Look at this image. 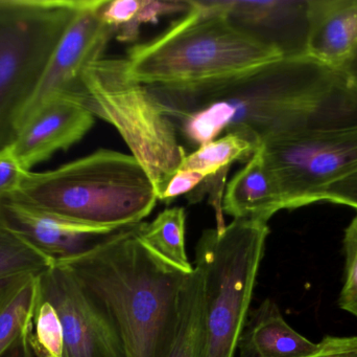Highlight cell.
I'll return each instance as SVG.
<instances>
[{
	"instance_id": "cell-1",
	"label": "cell",
	"mask_w": 357,
	"mask_h": 357,
	"mask_svg": "<svg viewBox=\"0 0 357 357\" xmlns=\"http://www.w3.org/2000/svg\"><path fill=\"white\" fill-rule=\"evenodd\" d=\"M148 87L197 148L230 132L259 149L281 138L357 127L356 86L343 69L310 56L215 81Z\"/></svg>"
},
{
	"instance_id": "cell-2",
	"label": "cell",
	"mask_w": 357,
	"mask_h": 357,
	"mask_svg": "<svg viewBox=\"0 0 357 357\" xmlns=\"http://www.w3.org/2000/svg\"><path fill=\"white\" fill-rule=\"evenodd\" d=\"M138 224L56 263L108 314L126 357H167L177 333L181 293L191 272L149 249L138 236Z\"/></svg>"
},
{
	"instance_id": "cell-3",
	"label": "cell",
	"mask_w": 357,
	"mask_h": 357,
	"mask_svg": "<svg viewBox=\"0 0 357 357\" xmlns=\"http://www.w3.org/2000/svg\"><path fill=\"white\" fill-rule=\"evenodd\" d=\"M8 199L110 232L142 224L159 201L142 166L132 155L111 150L50 171L27 172Z\"/></svg>"
},
{
	"instance_id": "cell-4",
	"label": "cell",
	"mask_w": 357,
	"mask_h": 357,
	"mask_svg": "<svg viewBox=\"0 0 357 357\" xmlns=\"http://www.w3.org/2000/svg\"><path fill=\"white\" fill-rule=\"evenodd\" d=\"M162 34L128 50V71L146 86H178L234 77L282 58L235 27L218 1H188Z\"/></svg>"
},
{
	"instance_id": "cell-5",
	"label": "cell",
	"mask_w": 357,
	"mask_h": 357,
	"mask_svg": "<svg viewBox=\"0 0 357 357\" xmlns=\"http://www.w3.org/2000/svg\"><path fill=\"white\" fill-rule=\"evenodd\" d=\"M270 228L266 222L233 219L204 231L195 266L204 284L202 357H234L250 312Z\"/></svg>"
},
{
	"instance_id": "cell-6",
	"label": "cell",
	"mask_w": 357,
	"mask_h": 357,
	"mask_svg": "<svg viewBox=\"0 0 357 357\" xmlns=\"http://www.w3.org/2000/svg\"><path fill=\"white\" fill-rule=\"evenodd\" d=\"M83 106L116 128L154 184L159 201L187 153L178 130L148 86L135 81L126 58H100L84 71Z\"/></svg>"
},
{
	"instance_id": "cell-7",
	"label": "cell",
	"mask_w": 357,
	"mask_h": 357,
	"mask_svg": "<svg viewBox=\"0 0 357 357\" xmlns=\"http://www.w3.org/2000/svg\"><path fill=\"white\" fill-rule=\"evenodd\" d=\"M85 0H0V151L18 136L23 112Z\"/></svg>"
},
{
	"instance_id": "cell-8",
	"label": "cell",
	"mask_w": 357,
	"mask_h": 357,
	"mask_svg": "<svg viewBox=\"0 0 357 357\" xmlns=\"http://www.w3.org/2000/svg\"><path fill=\"white\" fill-rule=\"evenodd\" d=\"M260 148L284 210L320 203L327 188L357 171V127L281 138Z\"/></svg>"
},
{
	"instance_id": "cell-9",
	"label": "cell",
	"mask_w": 357,
	"mask_h": 357,
	"mask_svg": "<svg viewBox=\"0 0 357 357\" xmlns=\"http://www.w3.org/2000/svg\"><path fill=\"white\" fill-rule=\"evenodd\" d=\"M105 2L85 0L59 42L35 96L23 112L19 130L44 104L56 99H67L83 106L84 71L102 58L109 41L116 35V29L107 24L100 15Z\"/></svg>"
},
{
	"instance_id": "cell-10",
	"label": "cell",
	"mask_w": 357,
	"mask_h": 357,
	"mask_svg": "<svg viewBox=\"0 0 357 357\" xmlns=\"http://www.w3.org/2000/svg\"><path fill=\"white\" fill-rule=\"evenodd\" d=\"M40 287L62 324L63 357H126L112 321L67 268L54 264L40 276Z\"/></svg>"
},
{
	"instance_id": "cell-11",
	"label": "cell",
	"mask_w": 357,
	"mask_h": 357,
	"mask_svg": "<svg viewBox=\"0 0 357 357\" xmlns=\"http://www.w3.org/2000/svg\"><path fill=\"white\" fill-rule=\"evenodd\" d=\"M229 20L282 58L308 56V0L218 1Z\"/></svg>"
},
{
	"instance_id": "cell-12",
	"label": "cell",
	"mask_w": 357,
	"mask_h": 357,
	"mask_svg": "<svg viewBox=\"0 0 357 357\" xmlns=\"http://www.w3.org/2000/svg\"><path fill=\"white\" fill-rule=\"evenodd\" d=\"M96 117L79 103L56 99L44 104L19 130L13 152L25 171L65 151L91 129Z\"/></svg>"
},
{
	"instance_id": "cell-13",
	"label": "cell",
	"mask_w": 357,
	"mask_h": 357,
	"mask_svg": "<svg viewBox=\"0 0 357 357\" xmlns=\"http://www.w3.org/2000/svg\"><path fill=\"white\" fill-rule=\"evenodd\" d=\"M0 219L56 261L83 253L115 233L77 224L10 199L0 201Z\"/></svg>"
},
{
	"instance_id": "cell-14",
	"label": "cell",
	"mask_w": 357,
	"mask_h": 357,
	"mask_svg": "<svg viewBox=\"0 0 357 357\" xmlns=\"http://www.w3.org/2000/svg\"><path fill=\"white\" fill-rule=\"evenodd\" d=\"M356 50L357 0H308V56L342 68Z\"/></svg>"
},
{
	"instance_id": "cell-15",
	"label": "cell",
	"mask_w": 357,
	"mask_h": 357,
	"mask_svg": "<svg viewBox=\"0 0 357 357\" xmlns=\"http://www.w3.org/2000/svg\"><path fill=\"white\" fill-rule=\"evenodd\" d=\"M319 348L287 324L271 299L249 312L237 343L238 357H307Z\"/></svg>"
},
{
	"instance_id": "cell-16",
	"label": "cell",
	"mask_w": 357,
	"mask_h": 357,
	"mask_svg": "<svg viewBox=\"0 0 357 357\" xmlns=\"http://www.w3.org/2000/svg\"><path fill=\"white\" fill-rule=\"evenodd\" d=\"M284 210L280 189L264 161L261 148L226 186L222 211L234 219L266 222Z\"/></svg>"
},
{
	"instance_id": "cell-17",
	"label": "cell",
	"mask_w": 357,
	"mask_h": 357,
	"mask_svg": "<svg viewBox=\"0 0 357 357\" xmlns=\"http://www.w3.org/2000/svg\"><path fill=\"white\" fill-rule=\"evenodd\" d=\"M41 303L40 277H25L0 293V354L33 327Z\"/></svg>"
},
{
	"instance_id": "cell-18",
	"label": "cell",
	"mask_w": 357,
	"mask_h": 357,
	"mask_svg": "<svg viewBox=\"0 0 357 357\" xmlns=\"http://www.w3.org/2000/svg\"><path fill=\"white\" fill-rule=\"evenodd\" d=\"M186 212L172 207L161 212L150 224H138V236L159 257L178 270L192 272L185 247Z\"/></svg>"
},
{
	"instance_id": "cell-19",
	"label": "cell",
	"mask_w": 357,
	"mask_h": 357,
	"mask_svg": "<svg viewBox=\"0 0 357 357\" xmlns=\"http://www.w3.org/2000/svg\"><path fill=\"white\" fill-rule=\"evenodd\" d=\"M188 1H155V0H106L100 15L107 24L116 29V39L133 42L144 23H154L165 15L187 12Z\"/></svg>"
},
{
	"instance_id": "cell-20",
	"label": "cell",
	"mask_w": 357,
	"mask_h": 357,
	"mask_svg": "<svg viewBox=\"0 0 357 357\" xmlns=\"http://www.w3.org/2000/svg\"><path fill=\"white\" fill-rule=\"evenodd\" d=\"M56 260L0 219V291L25 277H40Z\"/></svg>"
},
{
	"instance_id": "cell-21",
	"label": "cell",
	"mask_w": 357,
	"mask_h": 357,
	"mask_svg": "<svg viewBox=\"0 0 357 357\" xmlns=\"http://www.w3.org/2000/svg\"><path fill=\"white\" fill-rule=\"evenodd\" d=\"M203 323V278L201 272L193 268L181 293L177 333L167 357H202Z\"/></svg>"
},
{
	"instance_id": "cell-22",
	"label": "cell",
	"mask_w": 357,
	"mask_h": 357,
	"mask_svg": "<svg viewBox=\"0 0 357 357\" xmlns=\"http://www.w3.org/2000/svg\"><path fill=\"white\" fill-rule=\"evenodd\" d=\"M257 150L248 138L230 132L187 154L178 170L199 172L207 178H226L234 161H248Z\"/></svg>"
},
{
	"instance_id": "cell-23",
	"label": "cell",
	"mask_w": 357,
	"mask_h": 357,
	"mask_svg": "<svg viewBox=\"0 0 357 357\" xmlns=\"http://www.w3.org/2000/svg\"><path fill=\"white\" fill-rule=\"evenodd\" d=\"M33 325L35 335L31 333V345L36 356L63 357L64 333L60 318L54 306L42 301L36 312Z\"/></svg>"
},
{
	"instance_id": "cell-24",
	"label": "cell",
	"mask_w": 357,
	"mask_h": 357,
	"mask_svg": "<svg viewBox=\"0 0 357 357\" xmlns=\"http://www.w3.org/2000/svg\"><path fill=\"white\" fill-rule=\"evenodd\" d=\"M345 282L340 295L341 309L357 319V214L344 234Z\"/></svg>"
},
{
	"instance_id": "cell-25",
	"label": "cell",
	"mask_w": 357,
	"mask_h": 357,
	"mask_svg": "<svg viewBox=\"0 0 357 357\" xmlns=\"http://www.w3.org/2000/svg\"><path fill=\"white\" fill-rule=\"evenodd\" d=\"M26 173L10 147L0 151V201L18 192Z\"/></svg>"
},
{
	"instance_id": "cell-26",
	"label": "cell",
	"mask_w": 357,
	"mask_h": 357,
	"mask_svg": "<svg viewBox=\"0 0 357 357\" xmlns=\"http://www.w3.org/2000/svg\"><path fill=\"white\" fill-rule=\"evenodd\" d=\"M322 201L347 205L357 211V171L327 188Z\"/></svg>"
},
{
	"instance_id": "cell-27",
	"label": "cell",
	"mask_w": 357,
	"mask_h": 357,
	"mask_svg": "<svg viewBox=\"0 0 357 357\" xmlns=\"http://www.w3.org/2000/svg\"><path fill=\"white\" fill-rule=\"evenodd\" d=\"M206 180H207V177L199 172L178 170L167 184L160 201L169 203V201L175 199L176 197L192 192L197 187L201 186L202 182H205Z\"/></svg>"
},
{
	"instance_id": "cell-28",
	"label": "cell",
	"mask_w": 357,
	"mask_h": 357,
	"mask_svg": "<svg viewBox=\"0 0 357 357\" xmlns=\"http://www.w3.org/2000/svg\"><path fill=\"white\" fill-rule=\"evenodd\" d=\"M307 357H357V337H325L318 351Z\"/></svg>"
},
{
	"instance_id": "cell-29",
	"label": "cell",
	"mask_w": 357,
	"mask_h": 357,
	"mask_svg": "<svg viewBox=\"0 0 357 357\" xmlns=\"http://www.w3.org/2000/svg\"><path fill=\"white\" fill-rule=\"evenodd\" d=\"M33 328L25 331L21 337H19L12 345L8 346L0 357H36L33 347L31 345V335Z\"/></svg>"
},
{
	"instance_id": "cell-30",
	"label": "cell",
	"mask_w": 357,
	"mask_h": 357,
	"mask_svg": "<svg viewBox=\"0 0 357 357\" xmlns=\"http://www.w3.org/2000/svg\"><path fill=\"white\" fill-rule=\"evenodd\" d=\"M342 69L347 73L348 77L357 87V50L356 54L342 67Z\"/></svg>"
},
{
	"instance_id": "cell-31",
	"label": "cell",
	"mask_w": 357,
	"mask_h": 357,
	"mask_svg": "<svg viewBox=\"0 0 357 357\" xmlns=\"http://www.w3.org/2000/svg\"><path fill=\"white\" fill-rule=\"evenodd\" d=\"M1 291H0V293H1Z\"/></svg>"
}]
</instances>
